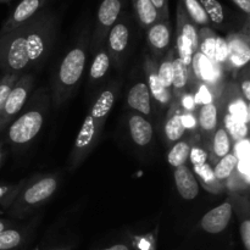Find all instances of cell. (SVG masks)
Listing matches in <instances>:
<instances>
[{"instance_id":"ffe728a7","label":"cell","mask_w":250,"mask_h":250,"mask_svg":"<svg viewBox=\"0 0 250 250\" xmlns=\"http://www.w3.org/2000/svg\"><path fill=\"white\" fill-rule=\"evenodd\" d=\"M131 1L134 10V16L141 28L146 31L149 27L160 21L158 11L153 6L150 0H131Z\"/></svg>"},{"instance_id":"2e32d148","label":"cell","mask_w":250,"mask_h":250,"mask_svg":"<svg viewBox=\"0 0 250 250\" xmlns=\"http://www.w3.org/2000/svg\"><path fill=\"white\" fill-rule=\"evenodd\" d=\"M176 32L182 34L187 39L193 53H195L198 50V46H199V32H198V27L193 23L192 20L186 14L185 7H183L181 0H178L177 9H176Z\"/></svg>"},{"instance_id":"b9f144b4","label":"cell","mask_w":250,"mask_h":250,"mask_svg":"<svg viewBox=\"0 0 250 250\" xmlns=\"http://www.w3.org/2000/svg\"><path fill=\"white\" fill-rule=\"evenodd\" d=\"M241 95L243 97V99L247 103H249L250 100V82L248 77V72L246 70V76H243V80L241 81Z\"/></svg>"},{"instance_id":"30bf717a","label":"cell","mask_w":250,"mask_h":250,"mask_svg":"<svg viewBox=\"0 0 250 250\" xmlns=\"http://www.w3.org/2000/svg\"><path fill=\"white\" fill-rule=\"evenodd\" d=\"M232 214H233L232 204L229 202H225L219 207L209 210L203 216L200 226L205 232L210 234L221 233L229 226L232 219Z\"/></svg>"},{"instance_id":"f546056e","label":"cell","mask_w":250,"mask_h":250,"mask_svg":"<svg viewBox=\"0 0 250 250\" xmlns=\"http://www.w3.org/2000/svg\"><path fill=\"white\" fill-rule=\"evenodd\" d=\"M194 172L198 175L199 180L202 181L203 186L207 188L209 192L217 193L221 190V186L219 185L220 181L216 180L214 175L212 167L208 163L202 164V165H194Z\"/></svg>"},{"instance_id":"603a6c76","label":"cell","mask_w":250,"mask_h":250,"mask_svg":"<svg viewBox=\"0 0 250 250\" xmlns=\"http://www.w3.org/2000/svg\"><path fill=\"white\" fill-rule=\"evenodd\" d=\"M238 156L231 151V153H229L227 155H225L224 158H221L217 161L215 167L212 168V171H214V175L216 177V180L221 182V181L229 180L233 175L234 171L238 168Z\"/></svg>"},{"instance_id":"ba28073f","label":"cell","mask_w":250,"mask_h":250,"mask_svg":"<svg viewBox=\"0 0 250 250\" xmlns=\"http://www.w3.org/2000/svg\"><path fill=\"white\" fill-rule=\"evenodd\" d=\"M132 34V20L127 12L120 15L116 23L110 28L105 39V46L110 55V60L119 65L120 60L128 48Z\"/></svg>"},{"instance_id":"ee69618b","label":"cell","mask_w":250,"mask_h":250,"mask_svg":"<svg viewBox=\"0 0 250 250\" xmlns=\"http://www.w3.org/2000/svg\"><path fill=\"white\" fill-rule=\"evenodd\" d=\"M103 250H129L128 247L125 246V244H116V246H112L110 248L103 249Z\"/></svg>"},{"instance_id":"e575fe53","label":"cell","mask_w":250,"mask_h":250,"mask_svg":"<svg viewBox=\"0 0 250 250\" xmlns=\"http://www.w3.org/2000/svg\"><path fill=\"white\" fill-rule=\"evenodd\" d=\"M176 50L178 53V58L183 61L185 65H187L188 67L190 66V62H192V58L194 55L192 48H190L189 43L187 42V39L182 36V34L177 33L176 32Z\"/></svg>"},{"instance_id":"d6986e66","label":"cell","mask_w":250,"mask_h":250,"mask_svg":"<svg viewBox=\"0 0 250 250\" xmlns=\"http://www.w3.org/2000/svg\"><path fill=\"white\" fill-rule=\"evenodd\" d=\"M217 116H219V109L216 103L210 100L202 104L198 112V124L204 138L212 137L215 129L217 128Z\"/></svg>"},{"instance_id":"7dc6e473","label":"cell","mask_w":250,"mask_h":250,"mask_svg":"<svg viewBox=\"0 0 250 250\" xmlns=\"http://www.w3.org/2000/svg\"><path fill=\"white\" fill-rule=\"evenodd\" d=\"M11 1V0H0V2H9Z\"/></svg>"},{"instance_id":"8fae6325","label":"cell","mask_w":250,"mask_h":250,"mask_svg":"<svg viewBox=\"0 0 250 250\" xmlns=\"http://www.w3.org/2000/svg\"><path fill=\"white\" fill-rule=\"evenodd\" d=\"M190 66H192V71H189V73L192 72L195 80L208 85H216L220 81L221 67L216 62L203 55L199 50L195 51L193 55Z\"/></svg>"},{"instance_id":"7402d4cb","label":"cell","mask_w":250,"mask_h":250,"mask_svg":"<svg viewBox=\"0 0 250 250\" xmlns=\"http://www.w3.org/2000/svg\"><path fill=\"white\" fill-rule=\"evenodd\" d=\"M200 5L204 9L210 24L216 28H224L227 21L226 9L219 0H199Z\"/></svg>"},{"instance_id":"60d3db41","label":"cell","mask_w":250,"mask_h":250,"mask_svg":"<svg viewBox=\"0 0 250 250\" xmlns=\"http://www.w3.org/2000/svg\"><path fill=\"white\" fill-rule=\"evenodd\" d=\"M241 238L246 250H250V220L246 219L241 225Z\"/></svg>"},{"instance_id":"bcb514c9","label":"cell","mask_w":250,"mask_h":250,"mask_svg":"<svg viewBox=\"0 0 250 250\" xmlns=\"http://www.w3.org/2000/svg\"><path fill=\"white\" fill-rule=\"evenodd\" d=\"M2 141H0V165H1V160H2Z\"/></svg>"},{"instance_id":"c3c4849f","label":"cell","mask_w":250,"mask_h":250,"mask_svg":"<svg viewBox=\"0 0 250 250\" xmlns=\"http://www.w3.org/2000/svg\"><path fill=\"white\" fill-rule=\"evenodd\" d=\"M0 214H2V211H0Z\"/></svg>"},{"instance_id":"e0dca14e","label":"cell","mask_w":250,"mask_h":250,"mask_svg":"<svg viewBox=\"0 0 250 250\" xmlns=\"http://www.w3.org/2000/svg\"><path fill=\"white\" fill-rule=\"evenodd\" d=\"M128 131L132 141L138 146H146L153 139V125L144 116L133 114L128 119Z\"/></svg>"},{"instance_id":"d4e9b609","label":"cell","mask_w":250,"mask_h":250,"mask_svg":"<svg viewBox=\"0 0 250 250\" xmlns=\"http://www.w3.org/2000/svg\"><path fill=\"white\" fill-rule=\"evenodd\" d=\"M186 124L185 119L182 115L175 114L172 116L168 117V120L165 124V136L170 143H176V142L181 141L186 133Z\"/></svg>"},{"instance_id":"ab89813d","label":"cell","mask_w":250,"mask_h":250,"mask_svg":"<svg viewBox=\"0 0 250 250\" xmlns=\"http://www.w3.org/2000/svg\"><path fill=\"white\" fill-rule=\"evenodd\" d=\"M189 159L192 161L193 166L194 165H202L205 164L208 160V154L204 149L199 148V146H195V148L190 149L189 153Z\"/></svg>"},{"instance_id":"83f0119b","label":"cell","mask_w":250,"mask_h":250,"mask_svg":"<svg viewBox=\"0 0 250 250\" xmlns=\"http://www.w3.org/2000/svg\"><path fill=\"white\" fill-rule=\"evenodd\" d=\"M181 2H182L183 7H185L186 14L188 15V17L192 20V22L195 26H210L209 19H208L203 6L200 5L199 0H181Z\"/></svg>"},{"instance_id":"484cf974","label":"cell","mask_w":250,"mask_h":250,"mask_svg":"<svg viewBox=\"0 0 250 250\" xmlns=\"http://www.w3.org/2000/svg\"><path fill=\"white\" fill-rule=\"evenodd\" d=\"M227 100V114L237 117L238 120L243 121L244 124L248 125L249 122V106L248 103L242 98V95H237L236 93H232V95H229Z\"/></svg>"},{"instance_id":"5b68a950","label":"cell","mask_w":250,"mask_h":250,"mask_svg":"<svg viewBox=\"0 0 250 250\" xmlns=\"http://www.w3.org/2000/svg\"><path fill=\"white\" fill-rule=\"evenodd\" d=\"M58 185V178L55 176L38 178L27 187L23 185L12 204L10 205V214L21 216V214H26L29 210L43 204L56 192Z\"/></svg>"},{"instance_id":"4fadbf2b","label":"cell","mask_w":250,"mask_h":250,"mask_svg":"<svg viewBox=\"0 0 250 250\" xmlns=\"http://www.w3.org/2000/svg\"><path fill=\"white\" fill-rule=\"evenodd\" d=\"M127 104L132 110L138 112L142 116L151 115V95L146 82L139 81L136 82L128 90Z\"/></svg>"},{"instance_id":"8992f818","label":"cell","mask_w":250,"mask_h":250,"mask_svg":"<svg viewBox=\"0 0 250 250\" xmlns=\"http://www.w3.org/2000/svg\"><path fill=\"white\" fill-rule=\"evenodd\" d=\"M34 85V77L32 75H21L12 89L10 90L7 99L0 111V133L16 119L29 99Z\"/></svg>"},{"instance_id":"ac0fdd59","label":"cell","mask_w":250,"mask_h":250,"mask_svg":"<svg viewBox=\"0 0 250 250\" xmlns=\"http://www.w3.org/2000/svg\"><path fill=\"white\" fill-rule=\"evenodd\" d=\"M146 84L149 87L151 98L160 105L161 107H167L171 104V90L168 88H165L161 82L159 81L158 75H156V67L151 60H146Z\"/></svg>"},{"instance_id":"277c9868","label":"cell","mask_w":250,"mask_h":250,"mask_svg":"<svg viewBox=\"0 0 250 250\" xmlns=\"http://www.w3.org/2000/svg\"><path fill=\"white\" fill-rule=\"evenodd\" d=\"M50 97L45 88H39L27 100L26 109L17 115L7 127V139L14 146H22L33 141L41 132L48 114Z\"/></svg>"},{"instance_id":"6da1fadb","label":"cell","mask_w":250,"mask_h":250,"mask_svg":"<svg viewBox=\"0 0 250 250\" xmlns=\"http://www.w3.org/2000/svg\"><path fill=\"white\" fill-rule=\"evenodd\" d=\"M58 32V17L50 9L7 33L0 34V70L21 73L43 62L51 51Z\"/></svg>"},{"instance_id":"1f68e13d","label":"cell","mask_w":250,"mask_h":250,"mask_svg":"<svg viewBox=\"0 0 250 250\" xmlns=\"http://www.w3.org/2000/svg\"><path fill=\"white\" fill-rule=\"evenodd\" d=\"M216 38L217 36L209 28V27H203L202 31L199 32V46H198V50H199L203 55L207 56L209 60L212 61H214Z\"/></svg>"},{"instance_id":"836d02e7","label":"cell","mask_w":250,"mask_h":250,"mask_svg":"<svg viewBox=\"0 0 250 250\" xmlns=\"http://www.w3.org/2000/svg\"><path fill=\"white\" fill-rule=\"evenodd\" d=\"M22 242L21 232L17 229H6L0 232V250H11Z\"/></svg>"},{"instance_id":"74e56055","label":"cell","mask_w":250,"mask_h":250,"mask_svg":"<svg viewBox=\"0 0 250 250\" xmlns=\"http://www.w3.org/2000/svg\"><path fill=\"white\" fill-rule=\"evenodd\" d=\"M24 181L17 183V185L12 186H1L0 185V205H5V207H10L12 202L15 200L16 195L19 194L20 189L23 186Z\"/></svg>"},{"instance_id":"8d00e7d4","label":"cell","mask_w":250,"mask_h":250,"mask_svg":"<svg viewBox=\"0 0 250 250\" xmlns=\"http://www.w3.org/2000/svg\"><path fill=\"white\" fill-rule=\"evenodd\" d=\"M20 76H21V73H5L4 77L0 80V111H1L5 102H6L10 90L12 89Z\"/></svg>"},{"instance_id":"f35d334b","label":"cell","mask_w":250,"mask_h":250,"mask_svg":"<svg viewBox=\"0 0 250 250\" xmlns=\"http://www.w3.org/2000/svg\"><path fill=\"white\" fill-rule=\"evenodd\" d=\"M153 6L158 11L160 21H170V9H168V0H150Z\"/></svg>"},{"instance_id":"cb8c5ba5","label":"cell","mask_w":250,"mask_h":250,"mask_svg":"<svg viewBox=\"0 0 250 250\" xmlns=\"http://www.w3.org/2000/svg\"><path fill=\"white\" fill-rule=\"evenodd\" d=\"M232 148H233V143H232V138L229 134L227 133L226 129L224 127H219L215 129L214 134H212V151L216 158L221 159L229 153H231Z\"/></svg>"},{"instance_id":"7c38bea8","label":"cell","mask_w":250,"mask_h":250,"mask_svg":"<svg viewBox=\"0 0 250 250\" xmlns=\"http://www.w3.org/2000/svg\"><path fill=\"white\" fill-rule=\"evenodd\" d=\"M172 39L170 21H158L146 29V41L149 48L156 56L168 51Z\"/></svg>"},{"instance_id":"5bb4252c","label":"cell","mask_w":250,"mask_h":250,"mask_svg":"<svg viewBox=\"0 0 250 250\" xmlns=\"http://www.w3.org/2000/svg\"><path fill=\"white\" fill-rule=\"evenodd\" d=\"M226 41L229 46V68L246 67L250 60L248 39L241 34H233Z\"/></svg>"},{"instance_id":"9c48e42d","label":"cell","mask_w":250,"mask_h":250,"mask_svg":"<svg viewBox=\"0 0 250 250\" xmlns=\"http://www.w3.org/2000/svg\"><path fill=\"white\" fill-rule=\"evenodd\" d=\"M48 1L49 0H21L1 26L0 34L7 33L31 20L45 7Z\"/></svg>"},{"instance_id":"f1b7e54d","label":"cell","mask_w":250,"mask_h":250,"mask_svg":"<svg viewBox=\"0 0 250 250\" xmlns=\"http://www.w3.org/2000/svg\"><path fill=\"white\" fill-rule=\"evenodd\" d=\"M224 128L229 134L232 141H243L248 136V125L227 112L224 116Z\"/></svg>"},{"instance_id":"4316f807","label":"cell","mask_w":250,"mask_h":250,"mask_svg":"<svg viewBox=\"0 0 250 250\" xmlns=\"http://www.w3.org/2000/svg\"><path fill=\"white\" fill-rule=\"evenodd\" d=\"M190 144L187 141H178L176 142L170 149L167 154V161L173 168L178 167V166L186 165L187 160L189 159L190 153Z\"/></svg>"},{"instance_id":"3957f363","label":"cell","mask_w":250,"mask_h":250,"mask_svg":"<svg viewBox=\"0 0 250 250\" xmlns=\"http://www.w3.org/2000/svg\"><path fill=\"white\" fill-rule=\"evenodd\" d=\"M90 38L92 31L89 24H85L75 45L63 55L59 63L51 82V99L55 106H61L80 84L87 65Z\"/></svg>"},{"instance_id":"d6a6232c","label":"cell","mask_w":250,"mask_h":250,"mask_svg":"<svg viewBox=\"0 0 250 250\" xmlns=\"http://www.w3.org/2000/svg\"><path fill=\"white\" fill-rule=\"evenodd\" d=\"M167 56L159 63L156 68V75H158L159 81L165 88L171 89L172 87V60L175 55V50L168 49Z\"/></svg>"},{"instance_id":"4dcf8cb0","label":"cell","mask_w":250,"mask_h":250,"mask_svg":"<svg viewBox=\"0 0 250 250\" xmlns=\"http://www.w3.org/2000/svg\"><path fill=\"white\" fill-rule=\"evenodd\" d=\"M189 81V67L183 63L180 58L172 60V88L175 90H183Z\"/></svg>"},{"instance_id":"7a4b0ae2","label":"cell","mask_w":250,"mask_h":250,"mask_svg":"<svg viewBox=\"0 0 250 250\" xmlns=\"http://www.w3.org/2000/svg\"><path fill=\"white\" fill-rule=\"evenodd\" d=\"M119 85L112 82L100 92L88 111L73 143L70 155V167L76 168L97 146L107 116L116 102Z\"/></svg>"},{"instance_id":"7bdbcfd3","label":"cell","mask_w":250,"mask_h":250,"mask_svg":"<svg viewBox=\"0 0 250 250\" xmlns=\"http://www.w3.org/2000/svg\"><path fill=\"white\" fill-rule=\"evenodd\" d=\"M234 5L241 10L242 12L249 16L250 14V0H232Z\"/></svg>"},{"instance_id":"44dd1931","label":"cell","mask_w":250,"mask_h":250,"mask_svg":"<svg viewBox=\"0 0 250 250\" xmlns=\"http://www.w3.org/2000/svg\"><path fill=\"white\" fill-rule=\"evenodd\" d=\"M95 53L97 54H95L94 59H93L89 71L90 83L103 80L106 76L107 71L110 68V63H111L110 55L107 53L105 44L103 46H100Z\"/></svg>"},{"instance_id":"9a60e30c","label":"cell","mask_w":250,"mask_h":250,"mask_svg":"<svg viewBox=\"0 0 250 250\" xmlns=\"http://www.w3.org/2000/svg\"><path fill=\"white\" fill-rule=\"evenodd\" d=\"M176 188L181 197L185 200H193L199 194V183L194 173L186 165L178 166L173 172Z\"/></svg>"},{"instance_id":"f6af8a7d","label":"cell","mask_w":250,"mask_h":250,"mask_svg":"<svg viewBox=\"0 0 250 250\" xmlns=\"http://www.w3.org/2000/svg\"><path fill=\"white\" fill-rule=\"evenodd\" d=\"M11 222L7 221V220H0V232L4 231V229H9V226H11Z\"/></svg>"},{"instance_id":"52a82bcc","label":"cell","mask_w":250,"mask_h":250,"mask_svg":"<svg viewBox=\"0 0 250 250\" xmlns=\"http://www.w3.org/2000/svg\"><path fill=\"white\" fill-rule=\"evenodd\" d=\"M125 0H102L97 11L94 29L90 38V48L97 51L105 44L110 28L116 23L122 14Z\"/></svg>"},{"instance_id":"d590c367","label":"cell","mask_w":250,"mask_h":250,"mask_svg":"<svg viewBox=\"0 0 250 250\" xmlns=\"http://www.w3.org/2000/svg\"><path fill=\"white\" fill-rule=\"evenodd\" d=\"M214 61L220 67L229 68V46H227V41L219 36H217L216 43H215Z\"/></svg>"}]
</instances>
